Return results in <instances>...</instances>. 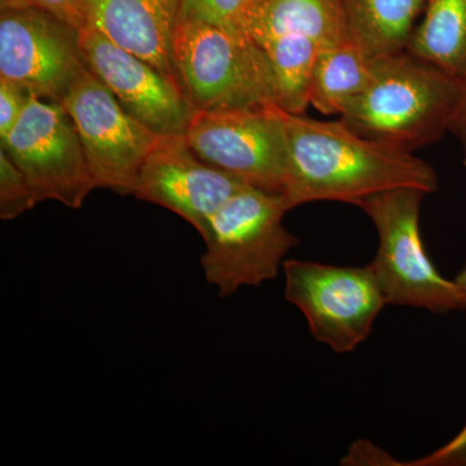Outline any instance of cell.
I'll return each instance as SVG.
<instances>
[{
  "instance_id": "cell-6",
  "label": "cell",
  "mask_w": 466,
  "mask_h": 466,
  "mask_svg": "<svg viewBox=\"0 0 466 466\" xmlns=\"http://www.w3.org/2000/svg\"><path fill=\"white\" fill-rule=\"evenodd\" d=\"M285 299L302 312L318 342L337 354L366 341L388 299L370 265L333 266L288 259Z\"/></svg>"
},
{
  "instance_id": "cell-11",
  "label": "cell",
  "mask_w": 466,
  "mask_h": 466,
  "mask_svg": "<svg viewBox=\"0 0 466 466\" xmlns=\"http://www.w3.org/2000/svg\"><path fill=\"white\" fill-rule=\"evenodd\" d=\"M249 186L198 157L184 134L158 135L135 184V198L173 211L201 238L214 214Z\"/></svg>"
},
{
  "instance_id": "cell-26",
  "label": "cell",
  "mask_w": 466,
  "mask_h": 466,
  "mask_svg": "<svg viewBox=\"0 0 466 466\" xmlns=\"http://www.w3.org/2000/svg\"><path fill=\"white\" fill-rule=\"evenodd\" d=\"M453 280H455V283L458 284L460 290L462 291V294H464L466 299V265L462 267L461 271L456 275V278L453 279Z\"/></svg>"
},
{
  "instance_id": "cell-22",
  "label": "cell",
  "mask_w": 466,
  "mask_h": 466,
  "mask_svg": "<svg viewBox=\"0 0 466 466\" xmlns=\"http://www.w3.org/2000/svg\"><path fill=\"white\" fill-rule=\"evenodd\" d=\"M81 32L91 25L92 0H23Z\"/></svg>"
},
{
  "instance_id": "cell-13",
  "label": "cell",
  "mask_w": 466,
  "mask_h": 466,
  "mask_svg": "<svg viewBox=\"0 0 466 466\" xmlns=\"http://www.w3.org/2000/svg\"><path fill=\"white\" fill-rule=\"evenodd\" d=\"M180 9L182 0H92L91 25L179 84L171 47Z\"/></svg>"
},
{
  "instance_id": "cell-25",
  "label": "cell",
  "mask_w": 466,
  "mask_h": 466,
  "mask_svg": "<svg viewBox=\"0 0 466 466\" xmlns=\"http://www.w3.org/2000/svg\"><path fill=\"white\" fill-rule=\"evenodd\" d=\"M450 133L458 137L461 144L462 152H464V165L466 167V79L462 81L461 95L451 119Z\"/></svg>"
},
{
  "instance_id": "cell-19",
  "label": "cell",
  "mask_w": 466,
  "mask_h": 466,
  "mask_svg": "<svg viewBox=\"0 0 466 466\" xmlns=\"http://www.w3.org/2000/svg\"><path fill=\"white\" fill-rule=\"evenodd\" d=\"M257 2L258 0H182L180 18L204 21L247 34Z\"/></svg>"
},
{
  "instance_id": "cell-23",
  "label": "cell",
  "mask_w": 466,
  "mask_h": 466,
  "mask_svg": "<svg viewBox=\"0 0 466 466\" xmlns=\"http://www.w3.org/2000/svg\"><path fill=\"white\" fill-rule=\"evenodd\" d=\"M406 466H466V424L452 440L422 458L404 462Z\"/></svg>"
},
{
  "instance_id": "cell-8",
  "label": "cell",
  "mask_w": 466,
  "mask_h": 466,
  "mask_svg": "<svg viewBox=\"0 0 466 466\" xmlns=\"http://www.w3.org/2000/svg\"><path fill=\"white\" fill-rule=\"evenodd\" d=\"M184 137L211 167L257 188L283 192L287 131L278 106L196 109Z\"/></svg>"
},
{
  "instance_id": "cell-2",
  "label": "cell",
  "mask_w": 466,
  "mask_h": 466,
  "mask_svg": "<svg viewBox=\"0 0 466 466\" xmlns=\"http://www.w3.org/2000/svg\"><path fill=\"white\" fill-rule=\"evenodd\" d=\"M462 81L407 50L376 58L364 90L341 121L366 137L410 150L450 133Z\"/></svg>"
},
{
  "instance_id": "cell-16",
  "label": "cell",
  "mask_w": 466,
  "mask_h": 466,
  "mask_svg": "<svg viewBox=\"0 0 466 466\" xmlns=\"http://www.w3.org/2000/svg\"><path fill=\"white\" fill-rule=\"evenodd\" d=\"M375 60L352 39L321 47L312 72L309 106L323 115L341 116L366 87Z\"/></svg>"
},
{
  "instance_id": "cell-17",
  "label": "cell",
  "mask_w": 466,
  "mask_h": 466,
  "mask_svg": "<svg viewBox=\"0 0 466 466\" xmlns=\"http://www.w3.org/2000/svg\"><path fill=\"white\" fill-rule=\"evenodd\" d=\"M406 50L466 79V0H428Z\"/></svg>"
},
{
  "instance_id": "cell-3",
  "label": "cell",
  "mask_w": 466,
  "mask_h": 466,
  "mask_svg": "<svg viewBox=\"0 0 466 466\" xmlns=\"http://www.w3.org/2000/svg\"><path fill=\"white\" fill-rule=\"evenodd\" d=\"M290 210L283 193L247 186L214 214L202 236L207 250L201 267L220 299L279 275L287 254L299 244L283 225Z\"/></svg>"
},
{
  "instance_id": "cell-10",
  "label": "cell",
  "mask_w": 466,
  "mask_h": 466,
  "mask_svg": "<svg viewBox=\"0 0 466 466\" xmlns=\"http://www.w3.org/2000/svg\"><path fill=\"white\" fill-rule=\"evenodd\" d=\"M61 104L75 122L97 188L133 195L158 135L131 116L88 66Z\"/></svg>"
},
{
  "instance_id": "cell-1",
  "label": "cell",
  "mask_w": 466,
  "mask_h": 466,
  "mask_svg": "<svg viewBox=\"0 0 466 466\" xmlns=\"http://www.w3.org/2000/svg\"><path fill=\"white\" fill-rule=\"evenodd\" d=\"M287 168L283 195L291 210L309 202L357 205L377 193L416 188L431 195L434 167L410 150L368 139L339 121L284 112Z\"/></svg>"
},
{
  "instance_id": "cell-21",
  "label": "cell",
  "mask_w": 466,
  "mask_h": 466,
  "mask_svg": "<svg viewBox=\"0 0 466 466\" xmlns=\"http://www.w3.org/2000/svg\"><path fill=\"white\" fill-rule=\"evenodd\" d=\"M32 97L26 88L0 78V140L14 130Z\"/></svg>"
},
{
  "instance_id": "cell-15",
  "label": "cell",
  "mask_w": 466,
  "mask_h": 466,
  "mask_svg": "<svg viewBox=\"0 0 466 466\" xmlns=\"http://www.w3.org/2000/svg\"><path fill=\"white\" fill-rule=\"evenodd\" d=\"M352 39L370 57L406 50L428 0H341Z\"/></svg>"
},
{
  "instance_id": "cell-18",
  "label": "cell",
  "mask_w": 466,
  "mask_h": 466,
  "mask_svg": "<svg viewBox=\"0 0 466 466\" xmlns=\"http://www.w3.org/2000/svg\"><path fill=\"white\" fill-rule=\"evenodd\" d=\"M274 73L276 106L305 115L309 106L312 72L321 46L303 35H283L260 45Z\"/></svg>"
},
{
  "instance_id": "cell-7",
  "label": "cell",
  "mask_w": 466,
  "mask_h": 466,
  "mask_svg": "<svg viewBox=\"0 0 466 466\" xmlns=\"http://www.w3.org/2000/svg\"><path fill=\"white\" fill-rule=\"evenodd\" d=\"M0 142L38 202L79 208L97 188L75 122L58 101L33 96L14 130Z\"/></svg>"
},
{
  "instance_id": "cell-12",
  "label": "cell",
  "mask_w": 466,
  "mask_h": 466,
  "mask_svg": "<svg viewBox=\"0 0 466 466\" xmlns=\"http://www.w3.org/2000/svg\"><path fill=\"white\" fill-rule=\"evenodd\" d=\"M79 45L88 69L137 121L157 135L186 133L196 108L182 86L95 26L79 32Z\"/></svg>"
},
{
  "instance_id": "cell-14",
  "label": "cell",
  "mask_w": 466,
  "mask_h": 466,
  "mask_svg": "<svg viewBox=\"0 0 466 466\" xmlns=\"http://www.w3.org/2000/svg\"><path fill=\"white\" fill-rule=\"evenodd\" d=\"M248 35L258 45L283 35H303L321 47L348 41L341 0H258Z\"/></svg>"
},
{
  "instance_id": "cell-24",
  "label": "cell",
  "mask_w": 466,
  "mask_h": 466,
  "mask_svg": "<svg viewBox=\"0 0 466 466\" xmlns=\"http://www.w3.org/2000/svg\"><path fill=\"white\" fill-rule=\"evenodd\" d=\"M342 465H377V466H400V462L392 458L390 453L380 449L370 441L360 440L352 443L348 453L341 460Z\"/></svg>"
},
{
  "instance_id": "cell-4",
  "label": "cell",
  "mask_w": 466,
  "mask_h": 466,
  "mask_svg": "<svg viewBox=\"0 0 466 466\" xmlns=\"http://www.w3.org/2000/svg\"><path fill=\"white\" fill-rule=\"evenodd\" d=\"M171 57L179 84L196 109L276 106L271 64L247 34L179 17Z\"/></svg>"
},
{
  "instance_id": "cell-20",
  "label": "cell",
  "mask_w": 466,
  "mask_h": 466,
  "mask_svg": "<svg viewBox=\"0 0 466 466\" xmlns=\"http://www.w3.org/2000/svg\"><path fill=\"white\" fill-rule=\"evenodd\" d=\"M36 204L35 193L25 175L7 153L0 149V218L3 220L16 219Z\"/></svg>"
},
{
  "instance_id": "cell-5",
  "label": "cell",
  "mask_w": 466,
  "mask_h": 466,
  "mask_svg": "<svg viewBox=\"0 0 466 466\" xmlns=\"http://www.w3.org/2000/svg\"><path fill=\"white\" fill-rule=\"evenodd\" d=\"M426 193L400 188L377 193L359 202L379 236L370 269L389 305L426 309L437 315L464 311L466 299L455 280L438 271L429 257L420 228Z\"/></svg>"
},
{
  "instance_id": "cell-9",
  "label": "cell",
  "mask_w": 466,
  "mask_h": 466,
  "mask_svg": "<svg viewBox=\"0 0 466 466\" xmlns=\"http://www.w3.org/2000/svg\"><path fill=\"white\" fill-rule=\"evenodd\" d=\"M86 66L78 30L23 0H2L0 78L61 103Z\"/></svg>"
}]
</instances>
